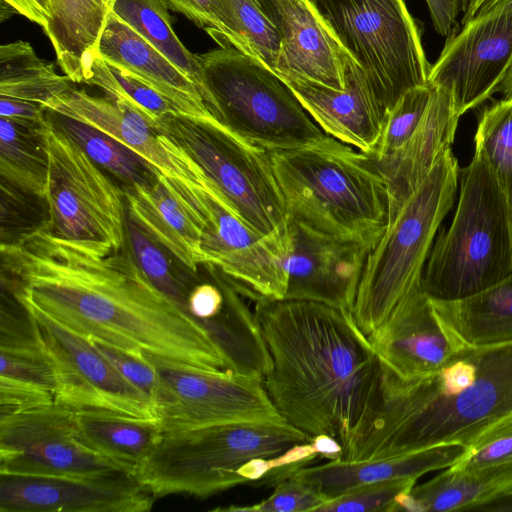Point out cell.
<instances>
[{
  "instance_id": "14",
  "label": "cell",
  "mask_w": 512,
  "mask_h": 512,
  "mask_svg": "<svg viewBox=\"0 0 512 512\" xmlns=\"http://www.w3.org/2000/svg\"><path fill=\"white\" fill-rule=\"evenodd\" d=\"M21 305L30 315L52 366L55 401L74 410H107L157 419L152 401L123 377L92 340L31 305Z\"/></svg>"
},
{
  "instance_id": "47",
  "label": "cell",
  "mask_w": 512,
  "mask_h": 512,
  "mask_svg": "<svg viewBox=\"0 0 512 512\" xmlns=\"http://www.w3.org/2000/svg\"><path fill=\"white\" fill-rule=\"evenodd\" d=\"M433 26L442 36L453 32L460 12V0H426Z\"/></svg>"
},
{
  "instance_id": "45",
  "label": "cell",
  "mask_w": 512,
  "mask_h": 512,
  "mask_svg": "<svg viewBox=\"0 0 512 512\" xmlns=\"http://www.w3.org/2000/svg\"><path fill=\"white\" fill-rule=\"evenodd\" d=\"M168 8L205 27L215 41L224 35L220 0H164Z\"/></svg>"
},
{
  "instance_id": "19",
  "label": "cell",
  "mask_w": 512,
  "mask_h": 512,
  "mask_svg": "<svg viewBox=\"0 0 512 512\" xmlns=\"http://www.w3.org/2000/svg\"><path fill=\"white\" fill-rule=\"evenodd\" d=\"M44 107L109 135L166 176L197 185L207 184L199 167L126 100L93 96L72 86Z\"/></svg>"
},
{
  "instance_id": "39",
  "label": "cell",
  "mask_w": 512,
  "mask_h": 512,
  "mask_svg": "<svg viewBox=\"0 0 512 512\" xmlns=\"http://www.w3.org/2000/svg\"><path fill=\"white\" fill-rule=\"evenodd\" d=\"M429 84L406 91L387 111L378 142L369 155L381 159L402 146L418 126L431 96Z\"/></svg>"
},
{
  "instance_id": "17",
  "label": "cell",
  "mask_w": 512,
  "mask_h": 512,
  "mask_svg": "<svg viewBox=\"0 0 512 512\" xmlns=\"http://www.w3.org/2000/svg\"><path fill=\"white\" fill-rule=\"evenodd\" d=\"M155 497L136 476L0 474V512H147Z\"/></svg>"
},
{
  "instance_id": "6",
  "label": "cell",
  "mask_w": 512,
  "mask_h": 512,
  "mask_svg": "<svg viewBox=\"0 0 512 512\" xmlns=\"http://www.w3.org/2000/svg\"><path fill=\"white\" fill-rule=\"evenodd\" d=\"M459 199L449 228L437 236L421 284L435 300H458L512 273V209L481 154L459 173Z\"/></svg>"
},
{
  "instance_id": "22",
  "label": "cell",
  "mask_w": 512,
  "mask_h": 512,
  "mask_svg": "<svg viewBox=\"0 0 512 512\" xmlns=\"http://www.w3.org/2000/svg\"><path fill=\"white\" fill-rule=\"evenodd\" d=\"M279 77L327 135L367 155L373 152L387 110L351 56L342 90L302 77Z\"/></svg>"
},
{
  "instance_id": "43",
  "label": "cell",
  "mask_w": 512,
  "mask_h": 512,
  "mask_svg": "<svg viewBox=\"0 0 512 512\" xmlns=\"http://www.w3.org/2000/svg\"><path fill=\"white\" fill-rule=\"evenodd\" d=\"M92 341L123 377L152 401L156 410L163 388L156 369L145 358L143 351H129L100 341Z\"/></svg>"
},
{
  "instance_id": "33",
  "label": "cell",
  "mask_w": 512,
  "mask_h": 512,
  "mask_svg": "<svg viewBox=\"0 0 512 512\" xmlns=\"http://www.w3.org/2000/svg\"><path fill=\"white\" fill-rule=\"evenodd\" d=\"M111 11L193 81L204 98L198 55L192 54L175 34L164 0H116Z\"/></svg>"
},
{
  "instance_id": "41",
  "label": "cell",
  "mask_w": 512,
  "mask_h": 512,
  "mask_svg": "<svg viewBox=\"0 0 512 512\" xmlns=\"http://www.w3.org/2000/svg\"><path fill=\"white\" fill-rule=\"evenodd\" d=\"M1 244H11L39 230L46 224L40 220V202L36 195L25 192L1 179Z\"/></svg>"
},
{
  "instance_id": "40",
  "label": "cell",
  "mask_w": 512,
  "mask_h": 512,
  "mask_svg": "<svg viewBox=\"0 0 512 512\" xmlns=\"http://www.w3.org/2000/svg\"><path fill=\"white\" fill-rule=\"evenodd\" d=\"M416 482V478H401L363 485L327 501L316 512L399 511L400 500Z\"/></svg>"
},
{
  "instance_id": "25",
  "label": "cell",
  "mask_w": 512,
  "mask_h": 512,
  "mask_svg": "<svg viewBox=\"0 0 512 512\" xmlns=\"http://www.w3.org/2000/svg\"><path fill=\"white\" fill-rule=\"evenodd\" d=\"M122 190L128 216L169 254L195 274L207 264L200 230L168 176Z\"/></svg>"
},
{
  "instance_id": "9",
  "label": "cell",
  "mask_w": 512,
  "mask_h": 512,
  "mask_svg": "<svg viewBox=\"0 0 512 512\" xmlns=\"http://www.w3.org/2000/svg\"><path fill=\"white\" fill-rule=\"evenodd\" d=\"M204 100L232 131L268 151L321 143L327 135L290 87L257 59L221 47L198 55Z\"/></svg>"
},
{
  "instance_id": "20",
  "label": "cell",
  "mask_w": 512,
  "mask_h": 512,
  "mask_svg": "<svg viewBox=\"0 0 512 512\" xmlns=\"http://www.w3.org/2000/svg\"><path fill=\"white\" fill-rule=\"evenodd\" d=\"M367 337L376 357L406 377L440 370L464 346L441 323L421 283Z\"/></svg>"
},
{
  "instance_id": "3",
  "label": "cell",
  "mask_w": 512,
  "mask_h": 512,
  "mask_svg": "<svg viewBox=\"0 0 512 512\" xmlns=\"http://www.w3.org/2000/svg\"><path fill=\"white\" fill-rule=\"evenodd\" d=\"M254 313L271 362L263 382L279 415L311 438L340 442L360 414L377 360L352 312L262 299Z\"/></svg>"
},
{
  "instance_id": "23",
  "label": "cell",
  "mask_w": 512,
  "mask_h": 512,
  "mask_svg": "<svg viewBox=\"0 0 512 512\" xmlns=\"http://www.w3.org/2000/svg\"><path fill=\"white\" fill-rule=\"evenodd\" d=\"M431 89L426 110L406 142L381 159L370 157L386 185L388 220L424 181L455 138L460 115L454 101L445 90L435 86Z\"/></svg>"
},
{
  "instance_id": "48",
  "label": "cell",
  "mask_w": 512,
  "mask_h": 512,
  "mask_svg": "<svg viewBox=\"0 0 512 512\" xmlns=\"http://www.w3.org/2000/svg\"><path fill=\"white\" fill-rule=\"evenodd\" d=\"M9 5L16 13H19L43 29L48 24L51 16L49 0H1Z\"/></svg>"
},
{
  "instance_id": "11",
  "label": "cell",
  "mask_w": 512,
  "mask_h": 512,
  "mask_svg": "<svg viewBox=\"0 0 512 512\" xmlns=\"http://www.w3.org/2000/svg\"><path fill=\"white\" fill-rule=\"evenodd\" d=\"M388 111L428 84L422 30L404 0H309Z\"/></svg>"
},
{
  "instance_id": "50",
  "label": "cell",
  "mask_w": 512,
  "mask_h": 512,
  "mask_svg": "<svg viewBox=\"0 0 512 512\" xmlns=\"http://www.w3.org/2000/svg\"><path fill=\"white\" fill-rule=\"evenodd\" d=\"M506 11H512V0H488L476 16L496 15Z\"/></svg>"
},
{
  "instance_id": "18",
  "label": "cell",
  "mask_w": 512,
  "mask_h": 512,
  "mask_svg": "<svg viewBox=\"0 0 512 512\" xmlns=\"http://www.w3.org/2000/svg\"><path fill=\"white\" fill-rule=\"evenodd\" d=\"M284 299L309 300L352 312L366 257L372 247L317 231L290 219Z\"/></svg>"
},
{
  "instance_id": "24",
  "label": "cell",
  "mask_w": 512,
  "mask_h": 512,
  "mask_svg": "<svg viewBox=\"0 0 512 512\" xmlns=\"http://www.w3.org/2000/svg\"><path fill=\"white\" fill-rule=\"evenodd\" d=\"M97 54L161 93L182 115L206 121L217 119L199 87L112 11L107 16Z\"/></svg>"
},
{
  "instance_id": "36",
  "label": "cell",
  "mask_w": 512,
  "mask_h": 512,
  "mask_svg": "<svg viewBox=\"0 0 512 512\" xmlns=\"http://www.w3.org/2000/svg\"><path fill=\"white\" fill-rule=\"evenodd\" d=\"M474 141L512 209V97L481 111Z\"/></svg>"
},
{
  "instance_id": "29",
  "label": "cell",
  "mask_w": 512,
  "mask_h": 512,
  "mask_svg": "<svg viewBox=\"0 0 512 512\" xmlns=\"http://www.w3.org/2000/svg\"><path fill=\"white\" fill-rule=\"evenodd\" d=\"M512 490V461L471 471L446 468L415 485L400 500L399 511H471L475 506Z\"/></svg>"
},
{
  "instance_id": "8",
  "label": "cell",
  "mask_w": 512,
  "mask_h": 512,
  "mask_svg": "<svg viewBox=\"0 0 512 512\" xmlns=\"http://www.w3.org/2000/svg\"><path fill=\"white\" fill-rule=\"evenodd\" d=\"M156 126L199 167L235 214L285 258L290 217L269 152L218 119L176 114Z\"/></svg>"
},
{
  "instance_id": "38",
  "label": "cell",
  "mask_w": 512,
  "mask_h": 512,
  "mask_svg": "<svg viewBox=\"0 0 512 512\" xmlns=\"http://www.w3.org/2000/svg\"><path fill=\"white\" fill-rule=\"evenodd\" d=\"M84 83L98 86L111 98L128 101L155 125L179 109L161 93L137 79L128 71L108 64L96 54L88 68Z\"/></svg>"
},
{
  "instance_id": "10",
  "label": "cell",
  "mask_w": 512,
  "mask_h": 512,
  "mask_svg": "<svg viewBox=\"0 0 512 512\" xmlns=\"http://www.w3.org/2000/svg\"><path fill=\"white\" fill-rule=\"evenodd\" d=\"M46 115L48 220L40 230L59 243L93 255L121 251L127 246L122 188L51 120L47 110Z\"/></svg>"
},
{
  "instance_id": "37",
  "label": "cell",
  "mask_w": 512,
  "mask_h": 512,
  "mask_svg": "<svg viewBox=\"0 0 512 512\" xmlns=\"http://www.w3.org/2000/svg\"><path fill=\"white\" fill-rule=\"evenodd\" d=\"M126 234L128 248L142 272L156 288L190 314L189 293L200 278L187 280L180 275L168 259L169 252L141 229L128 214Z\"/></svg>"
},
{
  "instance_id": "2",
  "label": "cell",
  "mask_w": 512,
  "mask_h": 512,
  "mask_svg": "<svg viewBox=\"0 0 512 512\" xmlns=\"http://www.w3.org/2000/svg\"><path fill=\"white\" fill-rule=\"evenodd\" d=\"M512 417V340L464 346L438 371L398 374L377 358L341 460L395 457L445 444L469 448Z\"/></svg>"
},
{
  "instance_id": "30",
  "label": "cell",
  "mask_w": 512,
  "mask_h": 512,
  "mask_svg": "<svg viewBox=\"0 0 512 512\" xmlns=\"http://www.w3.org/2000/svg\"><path fill=\"white\" fill-rule=\"evenodd\" d=\"M431 300L441 323L466 345L512 340V273L469 297Z\"/></svg>"
},
{
  "instance_id": "32",
  "label": "cell",
  "mask_w": 512,
  "mask_h": 512,
  "mask_svg": "<svg viewBox=\"0 0 512 512\" xmlns=\"http://www.w3.org/2000/svg\"><path fill=\"white\" fill-rule=\"evenodd\" d=\"M57 74L54 65L39 58L29 42L0 46V96L37 102L45 106L73 85Z\"/></svg>"
},
{
  "instance_id": "49",
  "label": "cell",
  "mask_w": 512,
  "mask_h": 512,
  "mask_svg": "<svg viewBox=\"0 0 512 512\" xmlns=\"http://www.w3.org/2000/svg\"><path fill=\"white\" fill-rule=\"evenodd\" d=\"M471 511L512 512V490L475 506Z\"/></svg>"
},
{
  "instance_id": "26",
  "label": "cell",
  "mask_w": 512,
  "mask_h": 512,
  "mask_svg": "<svg viewBox=\"0 0 512 512\" xmlns=\"http://www.w3.org/2000/svg\"><path fill=\"white\" fill-rule=\"evenodd\" d=\"M467 449L458 444H445L376 460H328L321 465L301 467L291 475L310 484L329 501L370 483L401 478L418 479L428 472L449 468L464 457Z\"/></svg>"
},
{
  "instance_id": "51",
  "label": "cell",
  "mask_w": 512,
  "mask_h": 512,
  "mask_svg": "<svg viewBox=\"0 0 512 512\" xmlns=\"http://www.w3.org/2000/svg\"><path fill=\"white\" fill-rule=\"evenodd\" d=\"M488 0H460V11L463 12L461 26L475 18L480 8Z\"/></svg>"
},
{
  "instance_id": "34",
  "label": "cell",
  "mask_w": 512,
  "mask_h": 512,
  "mask_svg": "<svg viewBox=\"0 0 512 512\" xmlns=\"http://www.w3.org/2000/svg\"><path fill=\"white\" fill-rule=\"evenodd\" d=\"M51 120L105 172L121 182V188L148 185L160 172L138 153L109 135L75 119L47 109Z\"/></svg>"
},
{
  "instance_id": "35",
  "label": "cell",
  "mask_w": 512,
  "mask_h": 512,
  "mask_svg": "<svg viewBox=\"0 0 512 512\" xmlns=\"http://www.w3.org/2000/svg\"><path fill=\"white\" fill-rule=\"evenodd\" d=\"M223 37L221 47H233L265 64L272 71L281 48V37L257 0H220Z\"/></svg>"
},
{
  "instance_id": "4",
  "label": "cell",
  "mask_w": 512,
  "mask_h": 512,
  "mask_svg": "<svg viewBox=\"0 0 512 512\" xmlns=\"http://www.w3.org/2000/svg\"><path fill=\"white\" fill-rule=\"evenodd\" d=\"M325 456L321 437L285 421L234 422L162 432L136 478L155 498L204 499L244 483L277 484Z\"/></svg>"
},
{
  "instance_id": "31",
  "label": "cell",
  "mask_w": 512,
  "mask_h": 512,
  "mask_svg": "<svg viewBox=\"0 0 512 512\" xmlns=\"http://www.w3.org/2000/svg\"><path fill=\"white\" fill-rule=\"evenodd\" d=\"M45 122L0 117V178L44 200L48 181Z\"/></svg>"
},
{
  "instance_id": "1",
  "label": "cell",
  "mask_w": 512,
  "mask_h": 512,
  "mask_svg": "<svg viewBox=\"0 0 512 512\" xmlns=\"http://www.w3.org/2000/svg\"><path fill=\"white\" fill-rule=\"evenodd\" d=\"M13 298L88 339L145 351L216 373H234L205 326L156 288L128 245L93 255L40 229L1 244Z\"/></svg>"
},
{
  "instance_id": "7",
  "label": "cell",
  "mask_w": 512,
  "mask_h": 512,
  "mask_svg": "<svg viewBox=\"0 0 512 512\" xmlns=\"http://www.w3.org/2000/svg\"><path fill=\"white\" fill-rule=\"evenodd\" d=\"M459 173L458 161L448 147L388 220L369 251L352 307L353 317L366 335L378 328L397 303L421 283L436 233L453 206Z\"/></svg>"
},
{
  "instance_id": "28",
  "label": "cell",
  "mask_w": 512,
  "mask_h": 512,
  "mask_svg": "<svg viewBox=\"0 0 512 512\" xmlns=\"http://www.w3.org/2000/svg\"><path fill=\"white\" fill-rule=\"evenodd\" d=\"M51 16L43 29L61 70L73 83H84L105 27L109 0H49Z\"/></svg>"
},
{
  "instance_id": "13",
  "label": "cell",
  "mask_w": 512,
  "mask_h": 512,
  "mask_svg": "<svg viewBox=\"0 0 512 512\" xmlns=\"http://www.w3.org/2000/svg\"><path fill=\"white\" fill-rule=\"evenodd\" d=\"M168 178L200 230L206 263L217 266L254 302L284 299L288 283L284 257L243 222L208 182L197 185Z\"/></svg>"
},
{
  "instance_id": "52",
  "label": "cell",
  "mask_w": 512,
  "mask_h": 512,
  "mask_svg": "<svg viewBox=\"0 0 512 512\" xmlns=\"http://www.w3.org/2000/svg\"><path fill=\"white\" fill-rule=\"evenodd\" d=\"M497 92L502 93L505 97H512V64L498 86Z\"/></svg>"
},
{
  "instance_id": "15",
  "label": "cell",
  "mask_w": 512,
  "mask_h": 512,
  "mask_svg": "<svg viewBox=\"0 0 512 512\" xmlns=\"http://www.w3.org/2000/svg\"><path fill=\"white\" fill-rule=\"evenodd\" d=\"M117 472L130 473L79 440L75 410L62 403L54 400L0 417V474L92 477Z\"/></svg>"
},
{
  "instance_id": "12",
  "label": "cell",
  "mask_w": 512,
  "mask_h": 512,
  "mask_svg": "<svg viewBox=\"0 0 512 512\" xmlns=\"http://www.w3.org/2000/svg\"><path fill=\"white\" fill-rule=\"evenodd\" d=\"M163 388L156 407L162 432L234 422H281L263 378L216 373L143 351Z\"/></svg>"
},
{
  "instance_id": "21",
  "label": "cell",
  "mask_w": 512,
  "mask_h": 512,
  "mask_svg": "<svg viewBox=\"0 0 512 512\" xmlns=\"http://www.w3.org/2000/svg\"><path fill=\"white\" fill-rule=\"evenodd\" d=\"M277 28L281 48L274 72L345 88L350 56L309 0H257Z\"/></svg>"
},
{
  "instance_id": "16",
  "label": "cell",
  "mask_w": 512,
  "mask_h": 512,
  "mask_svg": "<svg viewBox=\"0 0 512 512\" xmlns=\"http://www.w3.org/2000/svg\"><path fill=\"white\" fill-rule=\"evenodd\" d=\"M512 64V11L476 16L451 32L428 84L449 93L461 116L495 92Z\"/></svg>"
},
{
  "instance_id": "42",
  "label": "cell",
  "mask_w": 512,
  "mask_h": 512,
  "mask_svg": "<svg viewBox=\"0 0 512 512\" xmlns=\"http://www.w3.org/2000/svg\"><path fill=\"white\" fill-rule=\"evenodd\" d=\"M326 501V498L310 484L290 475L278 482L273 493L259 503L249 506L232 505L216 508L214 511L316 512Z\"/></svg>"
},
{
  "instance_id": "5",
  "label": "cell",
  "mask_w": 512,
  "mask_h": 512,
  "mask_svg": "<svg viewBox=\"0 0 512 512\" xmlns=\"http://www.w3.org/2000/svg\"><path fill=\"white\" fill-rule=\"evenodd\" d=\"M290 219L373 247L388 222V194L369 155L333 137L269 152Z\"/></svg>"
},
{
  "instance_id": "53",
  "label": "cell",
  "mask_w": 512,
  "mask_h": 512,
  "mask_svg": "<svg viewBox=\"0 0 512 512\" xmlns=\"http://www.w3.org/2000/svg\"><path fill=\"white\" fill-rule=\"evenodd\" d=\"M116 0H109V8L112 9V6Z\"/></svg>"
},
{
  "instance_id": "44",
  "label": "cell",
  "mask_w": 512,
  "mask_h": 512,
  "mask_svg": "<svg viewBox=\"0 0 512 512\" xmlns=\"http://www.w3.org/2000/svg\"><path fill=\"white\" fill-rule=\"evenodd\" d=\"M510 461H512V417L481 436L467 449L464 457L451 468L471 471Z\"/></svg>"
},
{
  "instance_id": "46",
  "label": "cell",
  "mask_w": 512,
  "mask_h": 512,
  "mask_svg": "<svg viewBox=\"0 0 512 512\" xmlns=\"http://www.w3.org/2000/svg\"><path fill=\"white\" fill-rule=\"evenodd\" d=\"M0 117L22 122L43 123L46 108L37 102L0 96Z\"/></svg>"
},
{
  "instance_id": "27",
  "label": "cell",
  "mask_w": 512,
  "mask_h": 512,
  "mask_svg": "<svg viewBox=\"0 0 512 512\" xmlns=\"http://www.w3.org/2000/svg\"><path fill=\"white\" fill-rule=\"evenodd\" d=\"M79 440L136 476L162 433L157 419L140 418L107 410H75Z\"/></svg>"
}]
</instances>
